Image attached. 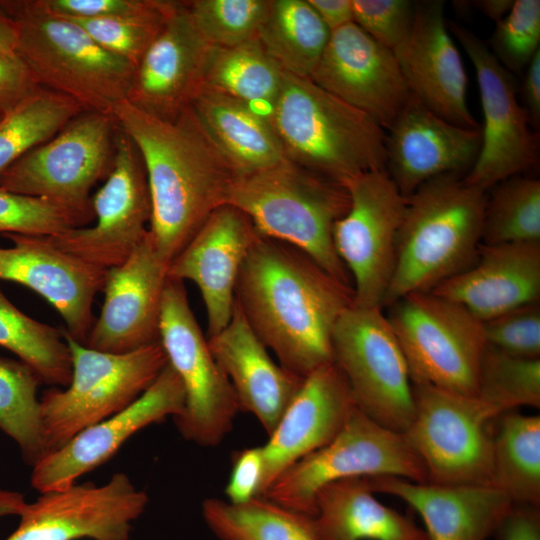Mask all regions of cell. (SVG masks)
I'll return each instance as SVG.
<instances>
[{
    "mask_svg": "<svg viewBox=\"0 0 540 540\" xmlns=\"http://www.w3.org/2000/svg\"><path fill=\"white\" fill-rule=\"evenodd\" d=\"M354 405L349 385L334 362L308 374L261 446L264 477L260 497L287 468L329 443Z\"/></svg>",
    "mask_w": 540,
    "mask_h": 540,
    "instance_id": "26",
    "label": "cell"
},
{
    "mask_svg": "<svg viewBox=\"0 0 540 540\" xmlns=\"http://www.w3.org/2000/svg\"><path fill=\"white\" fill-rule=\"evenodd\" d=\"M185 406L182 382L167 363L153 384L122 411L79 432L34 466L31 485L40 493L63 490L104 464L139 430L180 416Z\"/></svg>",
    "mask_w": 540,
    "mask_h": 540,
    "instance_id": "19",
    "label": "cell"
},
{
    "mask_svg": "<svg viewBox=\"0 0 540 540\" xmlns=\"http://www.w3.org/2000/svg\"><path fill=\"white\" fill-rule=\"evenodd\" d=\"M486 345L505 354L540 359V304L533 303L482 322Z\"/></svg>",
    "mask_w": 540,
    "mask_h": 540,
    "instance_id": "45",
    "label": "cell"
},
{
    "mask_svg": "<svg viewBox=\"0 0 540 540\" xmlns=\"http://www.w3.org/2000/svg\"><path fill=\"white\" fill-rule=\"evenodd\" d=\"M452 36L469 57L478 82L484 124L476 161L464 181L486 192L538 163V136L516 97L510 72L488 45L467 28L447 21Z\"/></svg>",
    "mask_w": 540,
    "mask_h": 540,
    "instance_id": "15",
    "label": "cell"
},
{
    "mask_svg": "<svg viewBox=\"0 0 540 540\" xmlns=\"http://www.w3.org/2000/svg\"><path fill=\"white\" fill-rule=\"evenodd\" d=\"M484 322L540 301V242L480 244L475 261L432 290Z\"/></svg>",
    "mask_w": 540,
    "mask_h": 540,
    "instance_id": "28",
    "label": "cell"
},
{
    "mask_svg": "<svg viewBox=\"0 0 540 540\" xmlns=\"http://www.w3.org/2000/svg\"><path fill=\"white\" fill-rule=\"evenodd\" d=\"M84 110L72 98L37 86L0 119V178L22 156L51 139Z\"/></svg>",
    "mask_w": 540,
    "mask_h": 540,
    "instance_id": "36",
    "label": "cell"
},
{
    "mask_svg": "<svg viewBox=\"0 0 540 540\" xmlns=\"http://www.w3.org/2000/svg\"><path fill=\"white\" fill-rule=\"evenodd\" d=\"M18 27L16 54L38 86L78 102L85 110L112 113L127 99L135 68L113 55L74 20L43 0L0 1Z\"/></svg>",
    "mask_w": 540,
    "mask_h": 540,
    "instance_id": "6",
    "label": "cell"
},
{
    "mask_svg": "<svg viewBox=\"0 0 540 540\" xmlns=\"http://www.w3.org/2000/svg\"><path fill=\"white\" fill-rule=\"evenodd\" d=\"M191 108L237 175L266 169L286 160L269 118L250 105L202 89Z\"/></svg>",
    "mask_w": 540,
    "mask_h": 540,
    "instance_id": "31",
    "label": "cell"
},
{
    "mask_svg": "<svg viewBox=\"0 0 540 540\" xmlns=\"http://www.w3.org/2000/svg\"><path fill=\"white\" fill-rule=\"evenodd\" d=\"M540 1L514 0L508 14L496 22L491 38L492 52L510 72L529 64L539 51Z\"/></svg>",
    "mask_w": 540,
    "mask_h": 540,
    "instance_id": "44",
    "label": "cell"
},
{
    "mask_svg": "<svg viewBox=\"0 0 540 540\" xmlns=\"http://www.w3.org/2000/svg\"><path fill=\"white\" fill-rule=\"evenodd\" d=\"M225 205L242 211L261 236L296 247L352 287L333 243L334 225L350 206L345 186L286 159L266 169L236 175Z\"/></svg>",
    "mask_w": 540,
    "mask_h": 540,
    "instance_id": "5",
    "label": "cell"
},
{
    "mask_svg": "<svg viewBox=\"0 0 540 540\" xmlns=\"http://www.w3.org/2000/svg\"><path fill=\"white\" fill-rule=\"evenodd\" d=\"M37 86L17 54L0 52V116L13 109Z\"/></svg>",
    "mask_w": 540,
    "mask_h": 540,
    "instance_id": "49",
    "label": "cell"
},
{
    "mask_svg": "<svg viewBox=\"0 0 540 540\" xmlns=\"http://www.w3.org/2000/svg\"><path fill=\"white\" fill-rule=\"evenodd\" d=\"M207 340L233 388L240 411L254 415L269 435L304 378L272 359L236 301L228 325Z\"/></svg>",
    "mask_w": 540,
    "mask_h": 540,
    "instance_id": "27",
    "label": "cell"
},
{
    "mask_svg": "<svg viewBox=\"0 0 540 540\" xmlns=\"http://www.w3.org/2000/svg\"><path fill=\"white\" fill-rule=\"evenodd\" d=\"M383 309L413 384L477 396L486 347L482 321L432 291L407 294Z\"/></svg>",
    "mask_w": 540,
    "mask_h": 540,
    "instance_id": "10",
    "label": "cell"
},
{
    "mask_svg": "<svg viewBox=\"0 0 540 540\" xmlns=\"http://www.w3.org/2000/svg\"><path fill=\"white\" fill-rule=\"evenodd\" d=\"M493 536L496 540H540L539 507L513 504Z\"/></svg>",
    "mask_w": 540,
    "mask_h": 540,
    "instance_id": "50",
    "label": "cell"
},
{
    "mask_svg": "<svg viewBox=\"0 0 540 540\" xmlns=\"http://www.w3.org/2000/svg\"><path fill=\"white\" fill-rule=\"evenodd\" d=\"M0 346L16 354L40 380L67 387L72 377L71 352L62 329L20 311L0 288Z\"/></svg>",
    "mask_w": 540,
    "mask_h": 540,
    "instance_id": "37",
    "label": "cell"
},
{
    "mask_svg": "<svg viewBox=\"0 0 540 540\" xmlns=\"http://www.w3.org/2000/svg\"><path fill=\"white\" fill-rule=\"evenodd\" d=\"M2 116H0V119H1Z\"/></svg>",
    "mask_w": 540,
    "mask_h": 540,
    "instance_id": "56",
    "label": "cell"
},
{
    "mask_svg": "<svg viewBox=\"0 0 540 540\" xmlns=\"http://www.w3.org/2000/svg\"><path fill=\"white\" fill-rule=\"evenodd\" d=\"M313 521L318 540H428L412 519L382 504L365 478L324 486L316 495Z\"/></svg>",
    "mask_w": 540,
    "mask_h": 540,
    "instance_id": "30",
    "label": "cell"
},
{
    "mask_svg": "<svg viewBox=\"0 0 540 540\" xmlns=\"http://www.w3.org/2000/svg\"><path fill=\"white\" fill-rule=\"evenodd\" d=\"M330 35L308 0H270L257 39L286 73L309 78Z\"/></svg>",
    "mask_w": 540,
    "mask_h": 540,
    "instance_id": "33",
    "label": "cell"
},
{
    "mask_svg": "<svg viewBox=\"0 0 540 540\" xmlns=\"http://www.w3.org/2000/svg\"><path fill=\"white\" fill-rule=\"evenodd\" d=\"M62 333L71 352L72 377L65 389L46 390L39 398L47 454L131 405L168 363L160 342L114 354L86 347L65 329Z\"/></svg>",
    "mask_w": 540,
    "mask_h": 540,
    "instance_id": "7",
    "label": "cell"
},
{
    "mask_svg": "<svg viewBox=\"0 0 540 540\" xmlns=\"http://www.w3.org/2000/svg\"><path fill=\"white\" fill-rule=\"evenodd\" d=\"M168 267L147 233L123 263L107 269L102 310L84 345L122 354L159 342Z\"/></svg>",
    "mask_w": 540,
    "mask_h": 540,
    "instance_id": "20",
    "label": "cell"
},
{
    "mask_svg": "<svg viewBox=\"0 0 540 540\" xmlns=\"http://www.w3.org/2000/svg\"><path fill=\"white\" fill-rule=\"evenodd\" d=\"M413 418L403 432L428 483L491 485L493 421L500 414L477 396L413 384Z\"/></svg>",
    "mask_w": 540,
    "mask_h": 540,
    "instance_id": "11",
    "label": "cell"
},
{
    "mask_svg": "<svg viewBox=\"0 0 540 540\" xmlns=\"http://www.w3.org/2000/svg\"><path fill=\"white\" fill-rule=\"evenodd\" d=\"M415 5L409 0H352L354 23L395 51L411 31Z\"/></svg>",
    "mask_w": 540,
    "mask_h": 540,
    "instance_id": "46",
    "label": "cell"
},
{
    "mask_svg": "<svg viewBox=\"0 0 540 540\" xmlns=\"http://www.w3.org/2000/svg\"><path fill=\"white\" fill-rule=\"evenodd\" d=\"M159 342L185 391L184 410L174 418L178 431L202 447L219 445L232 430L239 405L191 310L183 281L170 277L162 298Z\"/></svg>",
    "mask_w": 540,
    "mask_h": 540,
    "instance_id": "12",
    "label": "cell"
},
{
    "mask_svg": "<svg viewBox=\"0 0 540 540\" xmlns=\"http://www.w3.org/2000/svg\"><path fill=\"white\" fill-rule=\"evenodd\" d=\"M18 27L15 20L0 7V52L16 54Z\"/></svg>",
    "mask_w": 540,
    "mask_h": 540,
    "instance_id": "53",
    "label": "cell"
},
{
    "mask_svg": "<svg viewBox=\"0 0 540 540\" xmlns=\"http://www.w3.org/2000/svg\"><path fill=\"white\" fill-rule=\"evenodd\" d=\"M27 502L20 492L0 488V517L20 515Z\"/></svg>",
    "mask_w": 540,
    "mask_h": 540,
    "instance_id": "55",
    "label": "cell"
},
{
    "mask_svg": "<svg viewBox=\"0 0 540 540\" xmlns=\"http://www.w3.org/2000/svg\"><path fill=\"white\" fill-rule=\"evenodd\" d=\"M40 383L24 362L0 357V430L16 442L23 461L32 467L47 454L37 397Z\"/></svg>",
    "mask_w": 540,
    "mask_h": 540,
    "instance_id": "38",
    "label": "cell"
},
{
    "mask_svg": "<svg viewBox=\"0 0 540 540\" xmlns=\"http://www.w3.org/2000/svg\"><path fill=\"white\" fill-rule=\"evenodd\" d=\"M86 223L76 214L45 199L0 188V233L53 236Z\"/></svg>",
    "mask_w": 540,
    "mask_h": 540,
    "instance_id": "43",
    "label": "cell"
},
{
    "mask_svg": "<svg viewBox=\"0 0 540 540\" xmlns=\"http://www.w3.org/2000/svg\"><path fill=\"white\" fill-rule=\"evenodd\" d=\"M308 2L331 32L354 22L352 0H308Z\"/></svg>",
    "mask_w": 540,
    "mask_h": 540,
    "instance_id": "52",
    "label": "cell"
},
{
    "mask_svg": "<svg viewBox=\"0 0 540 540\" xmlns=\"http://www.w3.org/2000/svg\"><path fill=\"white\" fill-rule=\"evenodd\" d=\"M490 190L481 244L540 242V180L515 175Z\"/></svg>",
    "mask_w": 540,
    "mask_h": 540,
    "instance_id": "39",
    "label": "cell"
},
{
    "mask_svg": "<svg viewBox=\"0 0 540 540\" xmlns=\"http://www.w3.org/2000/svg\"><path fill=\"white\" fill-rule=\"evenodd\" d=\"M270 0L184 1L188 15L214 48H228L257 38Z\"/></svg>",
    "mask_w": 540,
    "mask_h": 540,
    "instance_id": "42",
    "label": "cell"
},
{
    "mask_svg": "<svg viewBox=\"0 0 540 540\" xmlns=\"http://www.w3.org/2000/svg\"><path fill=\"white\" fill-rule=\"evenodd\" d=\"M394 53L411 94L424 106L452 124L480 128L467 105V75L444 1L416 2L411 31Z\"/></svg>",
    "mask_w": 540,
    "mask_h": 540,
    "instance_id": "24",
    "label": "cell"
},
{
    "mask_svg": "<svg viewBox=\"0 0 540 540\" xmlns=\"http://www.w3.org/2000/svg\"><path fill=\"white\" fill-rule=\"evenodd\" d=\"M264 458L261 446L244 448L232 460L230 477L225 488L228 502L244 503L261 496Z\"/></svg>",
    "mask_w": 540,
    "mask_h": 540,
    "instance_id": "47",
    "label": "cell"
},
{
    "mask_svg": "<svg viewBox=\"0 0 540 540\" xmlns=\"http://www.w3.org/2000/svg\"><path fill=\"white\" fill-rule=\"evenodd\" d=\"M91 206L94 225L47 238L63 251L107 270L131 255L148 233L151 220L145 166L136 145L121 128L112 170L92 195Z\"/></svg>",
    "mask_w": 540,
    "mask_h": 540,
    "instance_id": "16",
    "label": "cell"
},
{
    "mask_svg": "<svg viewBox=\"0 0 540 540\" xmlns=\"http://www.w3.org/2000/svg\"><path fill=\"white\" fill-rule=\"evenodd\" d=\"M268 118L290 162L343 186L365 172L386 170V133L370 116L285 72Z\"/></svg>",
    "mask_w": 540,
    "mask_h": 540,
    "instance_id": "4",
    "label": "cell"
},
{
    "mask_svg": "<svg viewBox=\"0 0 540 540\" xmlns=\"http://www.w3.org/2000/svg\"><path fill=\"white\" fill-rule=\"evenodd\" d=\"M112 113L142 157L151 200L148 233L158 255L170 264L210 214L225 205L237 174L191 107L172 121L127 100Z\"/></svg>",
    "mask_w": 540,
    "mask_h": 540,
    "instance_id": "2",
    "label": "cell"
},
{
    "mask_svg": "<svg viewBox=\"0 0 540 540\" xmlns=\"http://www.w3.org/2000/svg\"><path fill=\"white\" fill-rule=\"evenodd\" d=\"M202 516L219 540H318L313 516L265 497L238 504L207 498Z\"/></svg>",
    "mask_w": 540,
    "mask_h": 540,
    "instance_id": "35",
    "label": "cell"
},
{
    "mask_svg": "<svg viewBox=\"0 0 540 540\" xmlns=\"http://www.w3.org/2000/svg\"><path fill=\"white\" fill-rule=\"evenodd\" d=\"M365 480L372 492L400 498L416 510L428 540H487L513 506L492 485H436L392 476Z\"/></svg>",
    "mask_w": 540,
    "mask_h": 540,
    "instance_id": "29",
    "label": "cell"
},
{
    "mask_svg": "<svg viewBox=\"0 0 540 540\" xmlns=\"http://www.w3.org/2000/svg\"><path fill=\"white\" fill-rule=\"evenodd\" d=\"M380 476L428 483L425 466L403 433L377 423L354 405L334 438L282 472L262 497L314 516L316 495L324 486Z\"/></svg>",
    "mask_w": 540,
    "mask_h": 540,
    "instance_id": "8",
    "label": "cell"
},
{
    "mask_svg": "<svg viewBox=\"0 0 540 540\" xmlns=\"http://www.w3.org/2000/svg\"><path fill=\"white\" fill-rule=\"evenodd\" d=\"M213 50L179 1L136 67L126 100L151 116L175 120L202 90Z\"/></svg>",
    "mask_w": 540,
    "mask_h": 540,
    "instance_id": "22",
    "label": "cell"
},
{
    "mask_svg": "<svg viewBox=\"0 0 540 540\" xmlns=\"http://www.w3.org/2000/svg\"><path fill=\"white\" fill-rule=\"evenodd\" d=\"M120 127L113 113L84 110L0 178V188L48 200L94 220L91 189L110 174Z\"/></svg>",
    "mask_w": 540,
    "mask_h": 540,
    "instance_id": "9",
    "label": "cell"
},
{
    "mask_svg": "<svg viewBox=\"0 0 540 540\" xmlns=\"http://www.w3.org/2000/svg\"><path fill=\"white\" fill-rule=\"evenodd\" d=\"M345 188L350 206L334 225V247L352 281V304L382 308L394 273L406 198L386 170L360 174Z\"/></svg>",
    "mask_w": 540,
    "mask_h": 540,
    "instance_id": "14",
    "label": "cell"
},
{
    "mask_svg": "<svg viewBox=\"0 0 540 540\" xmlns=\"http://www.w3.org/2000/svg\"><path fill=\"white\" fill-rule=\"evenodd\" d=\"M469 3L491 20L498 22L511 10L514 0H477Z\"/></svg>",
    "mask_w": 540,
    "mask_h": 540,
    "instance_id": "54",
    "label": "cell"
},
{
    "mask_svg": "<svg viewBox=\"0 0 540 540\" xmlns=\"http://www.w3.org/2000/svg\"><path fill=\"white\" fill-rule=\"evenodd\" d=\"M235 301L279 364L305 378L333 362L332 332L353 289L296 247L259 235L241 266Z\"/></svg>",
    "mask_w": 540,
    "mask_h": 540,
    "instance_id": "1",
    "label": "cell"
},
{
    "mask_svg": "<svg viewBox=\"0 0 540 540\" xmlns=\"http://www.w3.org/2000/svg\"><path fill=\"white\" fill-rule=\"evenodd\" d=\"M309 79L387 130L411 97L394 51L354 22L331 32Z\"/></svg>",
    "mask_w": 540,
    "mask_h": 540,
    "instance_id": "18",
    "label": "cell"
},
{
    "mask_svg": "<svg viewBox=\"0 0 540 540\" xmlns=\"http://www.w3.org/2000/svg\"><path fill=\"white\" fill-rule=\"evenodd\" d=\"M477 397L499 414L518 407H540V359L505 354L486 345L478 375Z\"/></svg>",
    "mask_w": 540,
    "mask_h": 540,
    "instance_id": "40",
    "label": "cell"
},
{
    "mask_svg": "<svg viewBox=\"0 0 540 540\" xmlns=\"http://www.w3.org/2000/svg\"><path fill=\"white\" fill-rule=\"evenodd\" d=\"M333 362L355 405L377 423L403 433L414 413L413 383L384 309L351 304L332 332Z\"/></svg>",
    "mask_w": 540,
    "mask_h": 540,
    "instance_id": "13",
    "label": "cell"
},
{
    "mask_svg": "<svg viewBox=\"0 0 540 540\" xmlns=\"http://www.w3.org/2000/svg\"><path fill=\"white\" fill-rule=\"evenodd\" d=\"M492 486L513 504L540 506V416L515 410L493 421Z\"/></svg>",
    "mask_w": 540,
    "mask_h": 540,
    "instance_id": "32",
    "label": "cell"
},
{
    "mask_svg": "<svg viewBox=\"0 0 540 540\" xmlns=\"http://www.w3.org/2000/svg\"><path fill=\"white\" fill-rule=\"evenodd\" d=\"M53 12L79 19L127 16L153 8L158 0H43Z\"/></svg>",
    "mask_w": 540,
    "mask_h": 540,
    "instance_id": "48",
    "label": "cell"
},
{
    "mask_svg": "<svg viewBox=\"0 0 540 540\" xmlns=\"http://www.w3.org/2000/svg\"><path fill=\"white\" fill-rule=\"evenodd\" d=\"M13 246L0 249V279L24 285L60 314L66 332L85 344L92 327L95 295L103 290L107 270L52 244L47 236L3 234Z\"/></svg>",
    "mask_w": 540,
    "mask_h": 540,
    "instance_id": "21",
    "label": "cell"
},
{
    "mask_svg": "<svg viewBox=\"0 0 540 540\" xmlns=\"http://www.w3.org/2000/svg\"><path fill=\"white\" fill-rule=\"evenodd\" d=\"M284 75L285 71L254 38L233 47L214 48L202 89L225 94L257 111L262 106L268 117Z\"/></svg>",
    "mask_w": 540,
    "mask_h": 540,
    "instance_id": "34",
    "label": "cell"
},
{
    "mask_svg": "<svg viewBox=\"0 0 540 540\" xmlns=\"http://www.w3.org/2000/svg\"><path fill=\"white\" fill-rule=\"evenodd\" d=\"M486 192L449 173L406 198L393 277L382 308L414 292H429L469 267L481 244Z\"/></svg>",
    "mask_w": 540,
    "mask_h": 540,
    "instance_id": "3",
    "label": "cell"
},
{
    "mask_svg": "<svg viewBox=\"0 0 540 540\" xmlns=\"http://www.w3.org/2000/svg\"><path fill=\"white\" fill-rule=\"evenodd\" d=\"M40 494L5 540H129L149 501L123 472L101 486L86 482Z\"/></svg>",
    "mask_w": 540,
    "mask_h": 540,
    "instance_id": "17",
    "label": "cell"
},
{
    "mask_svg": "<svg viewBox=\"0 0 540 540\" xmlns=\"http://www.w3.org/2000/svg\"><path fill=\"white\" fill-rule=\"evenodd\" d=\"M523 83V96L531 126L536 129L540 122V50L527 65Z\"/></svg>",
    "mask_w": 540,
    "mask_h": 540,
    "instance_id": "51",
    "label": "cell"
},
{
    "mask_svg": "<svg viewBox=\"0 0 540 540\" xmlns=\"http://www.w3.org/2000/svg\"><path fill=\"white\" fill-rule=\"evenodd\" d=\"M386 171L407 198L440 175H465L477 159L481 127H461L439 117L411 94L388 129Z\"/></svg>",
    "mask_w": 540,
    "mask_h": 540,
    "instance_id": "25",
    "label": "cell"
},
{
    "mask_svg": "<svg viewBox=\"0 0 540 540\" xmlns=\"http://www.w3.org/2000/svg\"><path fill=\"white\" fill-rule=\"evenodd\" d=\"M259 235L242 211L222 205L169 264L168 277L198 287L207 313V338L230 322L237 278Z\"/></svg>",
    "mask_w": 540,
    "mask_h": 540,
    "instance_id": "23",
    "label": "cell"
},
{
    "mask_svg": "<svg viewBox=\"0 0 540 540\" xmlns=\"http://www.w3.org/2000/svg\"><path fill=\"white\" fill-rule=\"evenodd\" d=\"M178 4L179 1L158 0L153 8L138 14L97 19L69 18L102 48L136 69Z\"/></svg>",
    "mask_w": 540,
    "mask_h": 540,
    "instance_id": "41",
    "label": "cell"
}]
</instances>
